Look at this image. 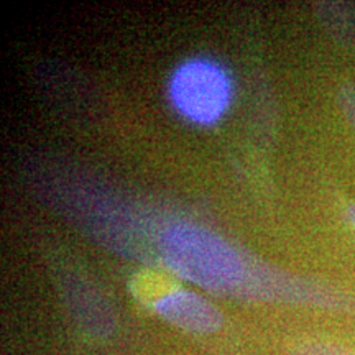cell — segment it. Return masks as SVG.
<instances>
[{"label": "cell", "instance_id": "1", "mask_svg": "<svg viewBox=\"0 0 355 355\" xmlns=\"http://www.w3.org/2000/svg\"><path fill=\"white\" fill-rule=\"evenodd\" d=\"M158 243L168 268L206 290L243 293V286L257 282L232 245L193 222H171Z\"/></svg>", "mask_w": 355, "mask_h": 355}, {"label": "cell", "instance_id": "2", "mask_svg": "<svg viewBox=\"0 0 355 355\" xmlns=\"http://www.w3.org/2000/svg\"><path fill=\"white\" fill-rule=\"evenodd\" d=\"M170 99L183 117L196 123H214L232 97L229 74L209 60H189L178 66L170 79Z\"/></svg>", "mask_w": 355, "mask_h": 355}, {"label": "cell", "instance_id": "3", "mask_svg": "<svg viewBox=\"0 0 355 355\" xmlns=\"http://www.w3.org/2000/svg\"><path fill=\"white\" fill-rule=\"evenodd\" d=\"M155 313L166 322L194 334H211L220 329L224 318L206 298L189 290H175L155 301Z\"/></svg>", "mask_w": 355, "mask_h": 355}, {"label": "cell", "instance_id": "4", "mask_svg": "<svg viewBox=\"0 0 355 355\" xmlns=\"http://www.w3.org/2000/svg\"><path fill=\"white\" fill-rule=\"evenodd\" d=\"M66 301L73 311L79 326L96 337H107L114 332V316L97 293L89 288L83 279L71 278L64 288Z\"/></svg>", "mask_w": 355, "mask_h": 355}, {"label": "cell", "instance_id": "5", "mask_svg": "<svg viewBox=\"0 0 355 355\" xmlns=\"http://www.w3.org/2000/svg\"><path fill=\"white\" fill-rule=\"evenodd\" d=\"M319 15L324 26L336 40L352 43L355 40V10L352 6L340 2H324L319 6Z\"/></svg>", "mask_w": 355, "mask_h": 355}, {"label": "cell", "instance_id": "6", "mask_svg": "<svg viewBox=\"0 0 355 355\" xmlns=\"http://www.w3.org/2000/svg\"><path fill=\"white\" fill-rule=\"evenodd\" d=\"M290 355H354L339 345L329 343H303L296 345Z\"/></svg>", "mask_w": 355, "mask_h": 355}, {"label": "cell", "instance_id": "7", "mask_svg": "<svg viewBox=\"0 0 355 355\" xmlns=\"http://www.w3.org/2000/svg\"><path fill=\"white\" fill-rule=\"evenodd\" d=\"M337 102H339V107L343 110L345 119H347L350 125L355 130V84H345L340 87L339 96H337Z\"/></svg>", "mask_w": 355, "mask_h": 355}, {"label": "cell", "instance_id": "8", "mask_svg": "<svg viewBox=\"0 0 355 355\" xmlns=\"http://www.w3.org/2000/svg\"><path fill=\"white\" fill-rule=\"evenodd\" d=\"M347 214H349V219L352 222L354 229H355V204H350L349 209H347Z\"/></svg>", "mask_w": 355, "mask_h": 355}]
</instances>
